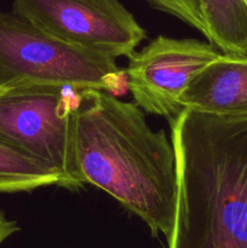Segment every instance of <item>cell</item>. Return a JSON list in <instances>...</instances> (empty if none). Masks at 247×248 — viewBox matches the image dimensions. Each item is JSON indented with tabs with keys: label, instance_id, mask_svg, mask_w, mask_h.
<instances>
[{
	"label": "cell",
	"instance_id": "6da1fadb",
	"mask_svg": "<svg viewBox=\"0 0 247 248\" xmlns=\"http://www.w3.org/2000/svg\"><path fill=\"white\" fill-rule=\"evenodd\" d=\"M74 152L82 183L106 191L169 237L177 201L173 145L142 108L106 91L85 90L74 114Z\"/></svg>",
	"mask_w": 247,
	"mask_h": 248
},
{
	"label": "cell",
	"instance_id": "7a4b0ae2",
	"mask_svg": "<svg viewBox=\"0 0 247 248\" xmlns=\"http://www.w3.org/2000/svg\"><path fill=\"white\" fill-rule=\"evenodd\" d=\"M170 125L177 201L167 248H247V116L183 109Z\"/></svg>",
	"mask_w": 247,
	"mask_h": 248
},
{
	"label": "cell",
	"instance_id": "3957f363",
	"mask_svg": "<svg viewBox=\"0 0 247 248\" xmlns=\"http://www.w3.org/2000/svg\"><path fill=\"white\" fill-rule=\"evenodd\" d=\"M51 85L118 94L127 85L116 58L55 38L0 11V86Z\"/></svg>",
	"mask_w": 247,
	"mask_h": 248
},
{
	"label": "cell",
	"instance_id": "277c9868",
	"mask_svg": "<svg viewBox=\"0 0 247 248\" xmlns=\"http://www.w3.org/2000/svg\"><path fill=\"white\" fill-rule=\"evenodd\" d=\"M82 91L51 85L0 86V142L61 174L60 186L80 188L74 114Z\"/></svg>",
	"mask_w": 247,
	"mask_h": 248
},
{
	"label": "cell",
	"instance_id": "5b68a950",
	"mask_svg": "<svg viewBox=\"0 0 247 248\" xmlns=\"http://www.w3.org/2000/svg\"><path fill=\"white\" fill-rule=\"evenodd\" d=\"M14 14L72 45L118 58L147 33L119 0H14Z\"/></svg>",
	"mask_w": 247,
	"mask_h": 248
},
{
	"label": "cell",
	"instance_id": "8992f818",
	"mask_svg": "<svg viewBox=\"0 0 247 248\" xmlns=\"http://www.w3.org/2000/svg\"><path fill=\"white\" fill-rule=\"evenodd\" d=\"M220 53L210 41L159 35L128 56L125 74L135 103L171 124L183 110L179 101L189 82Z\"/></svg>",
	"mask_w": 247,
	"mask_h": 248
},
{
	"label": "cell",
	"instance_id": "52a82bcc",
	"mask_svg": "<svg viewBox=\"0 0 247 248\" xmlns=\"http://www.w3.org/2000/svg\"><path fill=\"white\" fill-rule=\"evenodd\" d=\"M179 103L212 115L247 116V55L220 53L193 78Z\"/></svg>",
	"mask_w": 247,
	"mask_h": 248
},
{
	"label": "cell",
	"instance_id": "ba28073f",
	"mask_svg": "<svg viewBox=\"0 0 247 248\" xmlns=\"http://www.w3.org/2000/svg\"><path fill=\"white\" fill-rule=\"evenodd\" d=\"M207 41L224 55H247L246 0H200Z\"/></svg>",
	"mask_w": 247,
	"mask_h": 248
},
{
	"label": "cell",
	"instance_id": "9c48e42d",
	"mask_svg": "<svg viewBox=\"0 0 247 248\" xmlns=\"http://www.w3.org/2000/svg\"><path fill=\"white\" fill-rule=\"evenodd\" d=\"M61 184V174L0 142V193H21Z\"/></svg>",
	"mask_w": 247,
	"mask_h": 248
},
{
	"label": "cell",
	"instance_id": "30bf717a",
	"mask_svg": "<svg viewBox=\"0 0 247 248\" xmlns=\"http://www.w3.org/2000/svg\"><path fill=\"white\" fill-rule=\"evenodd\" d=\"M156 9L162 10L200 31L207 39V28L202 16L200 0H149Z\"/></svg>",
	"mask_w": 247,
	"mask_h": 248
},
{
	"label": "cell",
	"instance_id": "8fae6325",
	"mask_svg": "<svg viewBox=\"0 0 247 248\" xmlns=\"http://www.w3.org/2000/svg\"><path fill=\"white\" fill-rule=\"evenodd\" d=\"M19 230L18 224L15 220L9 219L0 208V246L9 239L10 236Z\"/></svg>",
	"mask_w": 247,
	"mask_h": 248
},
{
	"label": "cell",
	"instance_id": "7c38bea8",
	"mask_svg": "<svg viewBox=\"0 0 247 248\" xmlns=\"http://www.w3.org/2000/svg\"><path fill=\"white\" fill-rule=\"evenodd\" d=\"M246 1H247V0H246Z\"/></svg>",
	"mask_w": 247,
	"mask_h": 248
}]
</instances>
